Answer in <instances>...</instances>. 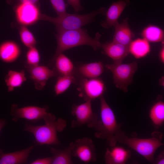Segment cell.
I'll return each mask as SVG.
<instances>
[{
	"label": "cell",
	"instance_id": "1",
	"mask_svg": "<svg viewBox=\"0 0 164 164\" xmlns=\"http://www.w3.org/2000/svg\"><path fill=\"white\" fill-rule=\"evenodd\" d=\"M99 98L101 118L95 129V136L97 138L105 140L109 147L113 146L126 134L121 129L122 124L118 123L114 112L104 96Z\"/></svg>",
	"mask_w": 164,
	"mask_h": 164
},
{
	"label": "cell",
	"instance_id": "2",
	"mask_svg": "<svg viewBox=\"0 0 164 164\" xmlns=\"http://www.w3.org/2000/svg\"><path fill=\"white\" fill-rule=\"evenodd\" d=\"M43 120L45 124L42 125H33L26 123L24 130L33 134L37 145H60V142L57 133L64 130L67 126V121L61 118L56 119L53 114L49 112Z\"/></svg>",
	"mask_w": 164,
	"mask_h": 164
},
{
	"label": "cell",
	"instance_id": "3",
	"mask_svg": "<svg viewBox=\"0 0 164 164\" xmlns=\"http://www.w3.org/2000/svg\"><path fill=\"white\" fill-rule=\"evenodd\" d=\"M101 36V34L97 32L95 37L92 38L89 35L86 30L81 28L58 32L55 35L57 42L56 49L53 56L50 61L49 65H51L59 54L74 47L87 45L91 47L94 50H97L101 46L102 44L100 41Z\"/></svg>",
	"mask_w": 164,
	"mask_h": 164
},
{
	"label": "cell",
	"instance_id": "4",
	"mask_svg": "<svg viewBox=\"0 0 164 164\" xmlns=\"http://www.w3.org/2000/svg\"><path fill=\"white\" fill-rule=\"evenodd\" d=\"M106 9L101 7L94 11L85 14H70L67 13L61 16L52 17L41 14L40 20L53 23L57 32L78 29L94 21L96 15L99 14L105 15Z\"/></svg>",
	"mask_w": 164,
	"mask_h": 164
},
{
	"label": "cell",
	"instance_id": "5",
	"mask_svg": "<svg viewBox=\"0 0 164 164\" xmlns=\"http://www.w3.org/2000/svg\"><path fill=\"white\" fill-rule=\"evenodd\" d=\"M151 135V137L149 138H140L134 137H128L126 134L118 142L126 145L149 162L153 163L155 152L163 145L162 142L163 135L161 132L158 131L153 132Z\"/></svg>",
	"mask_w": 164,
	"mask_h": 164
},
{
	"label": "cell",
	"instance_id": "6",
	"mask_svg": "<svg viewBox=\"0 0 164 164\" xmlns=\"http://www.w3.org/2000/svg\"><path fill=\"white\" fill-rule=\"evenodd\" d=\"M105 68L112 73L116 87L124 92L128 91V87L133 81V76L138 68L135 61L128 63H114L107 64Z\"/></svg>",
	"mask_w": 164,
	"mask_h": 164
},
{
	"label": "cell",
	"instance_id": "7",
	"mask_svg": "<svg viewBox=\"0 0 164 164\" xmlns=\"http://www.w3.org/2000/svg\"><path fill=\"white\" fill-rule=\"evenodd\" d=\"M91 101H87L83 103L73 104L71 108V114L74 119L71 123L73 128L86 125L94 129L99 123L97 115L93 111Z\"/></svg>",
	"mask_w": 164,
	"mask_h": 164
},
{
	"label": "cell",
	"instance_id": "8",
	"mask_svg": "<svg viewBox=\"0 0 164 164\" xmlns=\"http://www.w3.org/2000/svg\"><path fill=\"white\" fill-rule=\"evenodd\" d=\"M75 83L78 87L77 90L79 96L85 101H92L103 95L106 91L105 84L101 78L98 77L88 79L79 78L76 79Z\"/></svg>",
	"mask_w": 164,
	"mask_h": 164
},
{
	"label": "cell",
	"instance_id": "9",
	"mask_svg": "<svg viewBox=\"0 0 164 164\" xmlns=\"http://www.w3.org/2000/svg\"><path fill=\"white\" fill-rule=\"evenodd\" d=\"M48 107L46 106L42 107L29 106L18 108L16 104H13L11 107L10 114L14 122L22 118L36 122L44 119L48 113Z\"/></svg>",
	"mask_w": 164,
	"mask_h": 164
},
{
	"label": "cell",
	"instance_id": "10",
	"mask_svg": "<svg viewBox=\"0 0 164 164\" xmlns=\"http://www.w3.org/2000/svg\"><path fill=\"white\" fill-rule=\"evenodd\" d=\"M16 20L21 26H30L40 20L41 14L38 4L22 3L14 8Z\"/></svg>",
	"mask_w": 164,
	"mask_h": 164
},
{
	"label": "cell",
	"instance_id": "11",
	"mask_svg": "<svg viewBox=\"0 0 164 164\" xmlns=\"http://www.w3.org/2000/svg\"><path fill=\"white\" fill-rule=\"evenodd\" d=\"M72 155L84 163L95 162V149L92 139L87 137L77 139L73 142Z\"/></svg>",
	"mask_w": 164,
	"mask_h": 164
},
{
	"label": "cell",
	"instance_id": "12",
	"mask_svg": "<svg viewBox=\"0 0 164 164\" xmlns=\"http://www.w3.org/2000/svg\"><path fill=\"white\" fill-rule=\"evenodd\" d=\"M25 67L29 74V77L33 81L35 89L39 91L43 90L47 81L55 76L53 70L44 65L29 66L25 65Z\"/></svg>",
	"mask_w": 164,
	"mask_h": 164
},
{
	"label": "cell",
	"instance_id": "13",
	"mask_svg": "<svg viewBox=\"0 0 164 164\" xmlns=\"http://www.w3.org/2000/svg\"><path fill=\"white\" fill-rule=\"evenodd\" d=\"M104 67L100 62L79 64L75 67L74 75L76 79H88L99 77L103 73Z\"/></svg>",
	"mask_w": 164,
	"mask_h": 164
},
{
	"label": "cell",
	"instance_id": "14",
	"mask_svg": "<svg viewBox=\"0 0 164 164\" xmlns=\"http://www.w3.org/2000/svg\"><path fill=\"white\" fill-rule=\"evenodd\" d=\"M129 3L128 0H119L113 2L106 13L105 20L101 23V26L105 28H109L118 23V19Z\"/></svg>",
	"mask_w": 164,
	"mask_h": 164
},
{
	"label": "cell",
	"instance_id": "15",
	"mask_svg": "<svg viewBox=\"0 0 164 164\" xmlns=\"http://www.w3.org/2000/svg\"><path fill=\"white\" fill-rule=\"evenodd\" d=\"M131 156L130 150L116 145L107 149L104 158L107 164H124Z\"/></svg>",
	"mask_w": 164,
	"mask_h": 164
},
{
	"label": "cell",
	"instance_id": "16",
	"mask_svg": "<svg viewBox=\"0 0 164 164\" xmlns=\"http://www.w3.org/2000/svg\"><path fill=\"white\" fill-rule=\"evenodd\" d=\"M101 47L104 53L114 63H122L129 53V46L113 41L103 43Z\"/></svg>",
	"mask_w": 164,
	"mask_h": 164
},
{
	"label": "cell",
	"instance_id": "17",
	"mask_svg": "<svg viewBox=\"0 0 164 164\" xmlns=\"http://www.w3.org/2000/svg\"><path fill=\"white\" fill-rule=\"evenodd\" d=\"M128 19L126 18L121 23L114 25L115 31L112 41L129 46L135 35L129 27Z\"/></svg>",
	"mask_w": 164,
	"mask_h": 164
},
{
	"label": "cell",
	"instance_id": "18",
	"mask_svg": "<svg viewBox=\"0 0 164 164\" xmlns=\"http://www.w3.org/2000/svg\"><path fill=\"white\" fill-rule=\"evenodd\" d=\"M35 146V145H31L26 148L12 152H3L0 156V164L26 163L30 153Z\"/></svg>",
	"mask_w": 164,
	"mask_h": 164
},
{
	"label": "cell",
	"instance_id": "19",
	"mask_svg": "<svg viewBox=\"0 0 164 164\" xmlns=\"http://www.w3.org/2000/svg\"><path fill=\"white\" fill-rule=\"evenodd\" d=\"M21 53L19 45L12 41H7L0 45V59L6 63H11L16 60Z\"/></svg>",
	"mask_w": 164,
	"mask_h": 164
},
{
	"label": "cell",
	"instance_id": "20",
	"mask_svg": "<svg viewBox=\"0 0 164 164\" xmlns=\"http://www.w3.org/2000/svg\"><path fill=\"white\" fill-rule=\"evenodd\" d=\"M50 66L53 67L55 76L74 74L75 67L73 62L63 53L58 55Z\"/></svg>",
	"mask_w": 164,
	"mask_h": 164
},
{
	"label": "cell",
	"instance_id": "21",
	"mask_svg": "<svg viewBox=\"0 0 164 164\" xmlns=\"http://www.w3.org/2000/svg\"><path fill=\"white\" fill-rule=\"evenodd\" d=\"M73 142L67 147L60 149L51 148L50 151L52 156L51 164H71L73 163L72 156Z\"/></svg>",
	"mask_w": 164,
	"mask_h": 164
},
{
	"label": "cell",
	"instance_id": "22",
	"mask_svg": "<svg viewBox=\"0 0 164 164\" xmlns=\"http://www.w3.org/2000/svg\"><path fill=\"white\" fill-rule=\"evenodd\" d=\"M129 53L137 59L145 57L151 50L149 42L143 38L132 41L129 46Z\"/></svg>",
	"mask_w": 164,
	"mask_h": 164
},
{
	"label": "cell",
	"instance_id": "23",
	"mask_svg": "<svg viewBox=\"0 0 164 164\" xmlns=\"http://www.w3.org/2000/svg\"><path fill=\"white\" fill-rule=\"evenodd\" d=\"M149 116L154 126L158 129L164 122V102L159 100L155 103L150 108Z\"/></svg>",
	"mask_w": 164,
	"mask_h": 164
},
{
	"label": "cell",
	"instance_id": "24",
	"mask_svg": "<svg viewBox=\"0 0 164 164\" xmlns=\"http://www.w3.org/2000/svg\"><path fill=\"white\" fill-rule=\"evenodd\" d=\"M27 80L24 70L20 71L10 70L5 76V81L9 92L16 87H20Z\"/></svg>",
	"mask_w": 164,
	"mask_h": 164
},
{
	"label": "cell",
	"instance_id": "25",
	"mask_svg": "<svg viewBox=\"0 0 164 164\" xmlns=\"http://www.w3.org/2000/svg\"><path fill=\"white\" fill-rule=\"evenodd\" d=\"M142 35L143 38L149 42L156 43L164 41L163 31L160 28L153 25H150L143 30Z\"/></svg>",
	"mask_w": 164,
	"mask_h": 164
},
{
	"label": "cell",
	"instance_id": "26",
	"mask_svg": "<svg viewBox=\"0 0 164 164\" xmlns=\"http://www.w3.org/2000/svg\"><path fill=\"white\" fill-rule=\"evenodd\" d=\"M76 78L74 74L58 76L54 87L56 95L65 92L73 83H75Z\"/></svg>",
	"mask_w": 164,
	"mask_h": 164
},
{
	"label": "cell",
	"instance_id": "27",
	"mask_svg": "<svg viewBox=\"0 0 164 164\" xmlns=\"http://www.w3.org/2000/svg\"><path fill=\"white\" fill-rule=\"evenodd\" d=\"M20 40L28 48L35 46L36 41L32 33L25 26H21L19 29Z\"/></svg>",
	"mask_w": 164,
	"mask_h": 164
},
{
	"label": "cell",
	"instance_id": "28",
	"mask_svg": "<svg viewBox=\"0 0 164 164\" xmlns=\"http://www.w3.org/2000/svg\"><path fill=\"white\" fill-rule=\"evenodd\" d=\"M26 65L29 66L39 65L40 57L38 50L35 46L29 48L26 55Z\"/></svg>",
	"mask_w": 164,
	"mask_h": 164
},
{
	"label": "cell",
	"instance_id": "29",
	"mask_svg": "<svg viewBox=\"0 0 164 164\" xmlns=\"http://www.w3.org/2000/svg\"><path fill=\"white\" fill-rule=\"evenodd\" d=\"M51 4L58 16H61L66 14L68 4L64 0H50Z\"/></svg>",
	"mask_w": 164,
	"mask_h": 164
},
{
	"label": "cell",
	"instance_id": "30",
	"mask_svg": "<svg viewBox=\"0 0 164 164\" xmlns=\"http://www.w3.org/2000/svg\"><path fill=\"white\" fill-rule=\"evenodd\" d=\"M40 0H7L8 3L10 4H15L16 5L28 3L34 4H38Z\"/></svg>",
	"mask_w": 164,
	"mask_h": 164
},
{
	"label": "cell",
	"instance_id": "31",
	"mask_svg": "<svg viewBox=\"0 0 164 164\" xmlns=\"http://www.w3.org/2000/svg\"><path fill=\"white\" fill-rule=\"evenodd\" d=\"M68 4L71 5L75 12H78L83 9L81 5L80 0H67Z\"/></svg>",
	"mask_w": 164,
	"mask_h": 164
},
{
	"label": "cell",
	"instance_id": "32",
	"mask_svg": "<svg viewBox=\"0 0 164 164\" xmlns=\"http://www.w3.org/2000/svg\"><path fill=\"white\" fill-rule=\"evenodd\" d=\"M51 157L38 159L31 162V164H51Z\"/></svg>",
	"mask_w": 164,
	"mask_h": 164
},
{
	"label": "cell",
	"instance_id": "33",
	"mask_svg": "<svg viewBox=\"0 0 164 164\" xmlns=\"http://www.w3.org/2000/svg\"><path fill=\"white\" fill-rule=\"evenodd\" d=\"M153 163L156 164H164V152L162 151L156 159H154Z\"/></svg>",
	"mask_w": 164,
	"mask_h": 164
},
{
	"label": "cell",
	"instance_id": "34",
	"mask_svg": "<svg viewBox=\"0 0 164 164\" xmlns=\"http://www.w3.org/2000/svg\"><path fill=\"white\" fill-rule=\"evenodd\" d=\"M7 123V121L6 119H0V132L2 128ZM3 152V150L0 149V156Z\"/></svg>",
	"mask_w": 164,
	"mask_h": 164
},
{
	"label": "cell",
	"instance_id": "35",
	"mask_svg": "<svg viewBox=\"0 0 164 164\" xmlns=\"http://www.w3.org/2000/svg\"><path fill=\"white\" fill-rule=\"evenodd\" d=\"M159 55V58L161 62L163 63H164V47L163 45L160 51Z\"/></svg>",
	"mask_w": 164,
	"mask_h": 164
}]
</instances>
